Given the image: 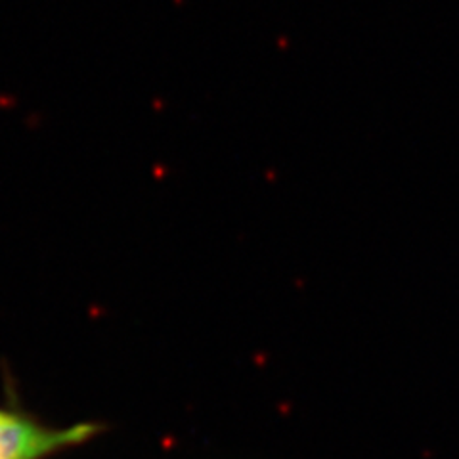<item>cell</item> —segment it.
<instances>
[{"label": "cell", "mask_w": 459, "mask_h": 459, "mask_svg": "<svg viewBox=\"0 0 459 459\" xmlns=\"http://www.w3.org/2000/svg\"><path fill=\"white\" fill-rule=\"evenodd\" d=\"M98 430L92 423L47 427L29 415L0 410V459H47L94 438Z\"/></svg>", "instance_id": "1"}]
</instances>
